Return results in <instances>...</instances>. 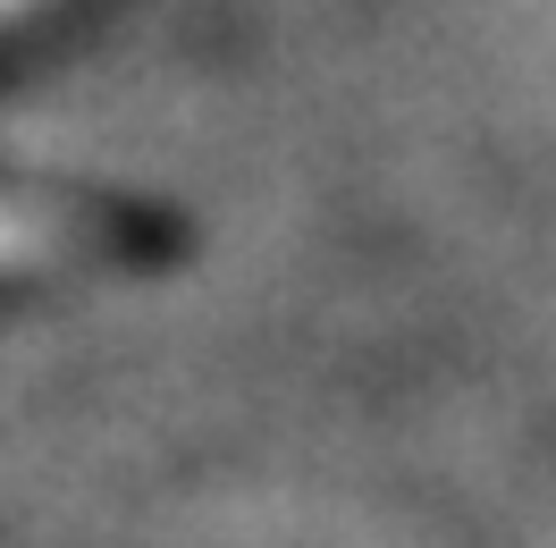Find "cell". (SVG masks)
I'll use <instances>...</instances> for the list:
<instances>
[{"instance_id": "6da1fadb", "label": "cell", "mask_w": 556, "mask_h": 548, "mask_svg": "<svg viewBox=\"0 0 556 548\" xmlns=\"http://www.w3.org/2000/svg\"><path fill=\"white\" fill-rule=\"evenodd\" d=\"M51 9H60V0H0V51L17 35H35V26H51Z\"/></svg>"}]
</instances>
